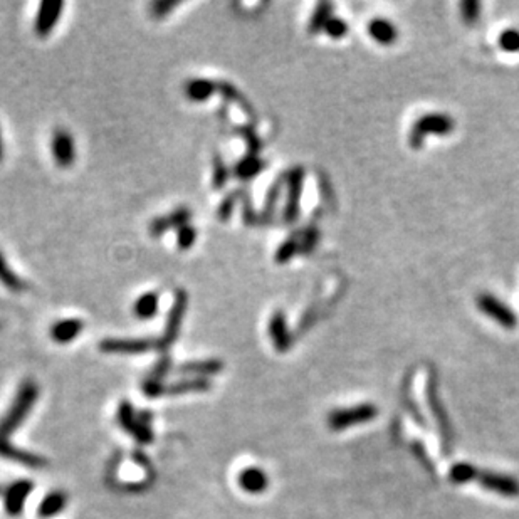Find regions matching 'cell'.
Masks as SVG:
<instances>
[{
	"instance_id": "cell-39",
	"label": "cell",
	"mask_w": 519,
	"mask_h": 519,
	"mask_svg": "<svg viewBox=\"0 0 519 519\" xmlns=\"http://www.w3.org/2000/svg\"><path fill=\"white\" fill-rule=\"evenodd\" d=\"M236 203H237V194H231L229 197H225L224 202H222L220 207H218V218H220V220H229L233 212Z\"/></svg>"
},
{
	"instance_id": "cell-27",
	"label": "cell",
	"mask_w": 519,
	"mask_h": 519,
	"mask_svg": "<svg viewBox=\"0 0 519 519\" xmlns=\"http://www.w3.org/2000/svg\"><path fill=\"white\" fill-rule=\"evenodd\" d=\"M217 86H218V92H220V94L224 96V98L227 99V101L237 103V105H240V107H242V110L246 111L247 114H249V116H254V114H255L254 110H252L249 103H247L246 99H244V96L240 94L239 91H237V88L233 86V84L227 83V81H222V83H217Z\"/></svg>"
},
{
	"instance_id": "cell-1",
	"label": "cell",
	"mask_w": 519,
	"mask_h": 519,
	"mask_svg": "<svg viewBox=\"0 0 519 519\" xmlns=\"http://www.w3.org/2000/svg\"><path fill=\"white\" fill-rule=\"evenodd\" d=\"M37 396H39V387L32 380H25L18 387L12 405L9 407V410H7L2 420H0V455L9 459V461L18 462V464H24L27 467H42L46 466V461L40 455L16 448L10 444L9 439L24 424L29 414L32 412L37 402Z\"/></svg>"
},
{
	"instance_id": "cell-6",
	"label": "cell",
	"mask_w": 519,
	"mask_h": 519,
	"mask_svg": "<svg viewBox=\"0 0 519 519\" xmlns=\"http://www.w3.org/2000/svg\"><path fill=\"white\" fill-rule=\"evenodd\" d=\"M99 350L110 355H143L162 350L160 340L148 338H106L99 343Z\"/></svg>"
},
{
	"instance_id": "cell-25",
	"label": "cell",
	"mask_w": 519,
	"mask_h": 519,
	"mask_svg": "<svg viewBox=\"0 0 519 519\" xmlns=\"http://www.w3.org/2000/svg\"><path fill=\"white\" fill-rule=\"evenodd\" d=\"M298 252H301V237L291 236L277 247L274 259H276L277 264H286Z\"/></svg>"
},
{
	"instance_id": "cell-13",
	"label": "cell",
	"mask_w": 519,
	"mask_h": 519,
	"mask_svg": "<svg viewBox=\"0 0 519 519\" xmlns=\"http://www.w3.org/2000/svg\"><path fill=\"white\" fill-rule=\"evenodd\" d=\"M427 396H429L430 409H432L433 415H435L437 424H439L440 435H442V440H444V447H446V451L448 452V448H451V444H452V427H451V420H448L446 409H444L442 403H440L439 395H437V387H435V383H433V381L429 385V388H427Z\"/></svg>"
},
{
	"instance_id": "cell-14",
	"label": "cell",
	"mask_w": 519,
	"mask_h": 519,
	"mask_svg": "<svg viewBox=\"0 0 519 519\" xmlns=\"http://www.w3.org/2000/svg\"><path fill=\"white\" fill-rule=\"evenodd\" d=\"M269 336H270V341H273L274 348H276L279 353H286L289 348H291V344H292L291 333H289L286 316H284V313H281V311H276V313L270 316Z\"/></svg>"
},
{
	"instance_id": "cell-5",
	"label": "cell",
	"mask_w": 519,
	"mask_h": 519,
	"mask_svg": "<svg viewBox=\"0 0 519 519\" xmlns=\"http://www.w3.org/2000/svg\"><path fill=\"white\" fill-rule=\"evenodd\" d=\"M188 307V294L183 289H179L175 292V298H173L172 307L168 311V316H166L165 329H163V336L160 338V346L162 350H166L170 344H173L179 338V333L181 328V322H183L185 313H187Z\"/></svg>"
},
{
	"instance_id": "cell-11",
	"label": "cell",
	"mask_w": 519,
	"mask_h": 519,
	"mask_svg": "<svg viewBox=\"0 0 519 519\" xmlns=\"http://www.w3.org/2000/svg\"><path fill=\"white\" fill-rule=\"evenodd\" d=\"M32 491H34L32 481H17V483L10 484L3 496V506H5L7 514L12 518L21 516Z\"/></svg>"
},
{
	"instance_id": "cell-20",
	"label": "cell",
	"mask_w": 519,
	"mask_h": 519,
	"mask_svg": "<svg viewBox=\"0 0 519 519\" xmlns=\"http://www.w3.org/2000/svg\"><path fill=\"white\" fill-rule=\"evenodd\" d=\"M68 506V498L66 494H62L61 491H53L49 494H46V498L42 499L37 507V516L42 519H49L58 516L64 511V507Z\"/></svg>"
},
{
	"instance_id": "cell-21",
	"label": "cell",
	"mask_w": 519,
	"mask_h": 519,
	"mask_svg": "<svg viewBox=\"0 0 519 519\" xmlns=\"http://www.w3.org/2000/svg\"><path fill=\"white\" fill-rule=\"evenodd\" d=\"M158 307H160V296L155 291L143 292L133 305V313L138 320H151L157 316Z\"/></svg>"
},
{
	"instance_id": "cell-35",
	"label": "cell",
	"mask_w": 519,
	"mask_h": 519,
	"mask_svg": "<svg viewBox=\"0 0 519 519\" xmlns=\"http://www.w3.org/2000/svg\"><path fill=\"white\" fill-rule=\"evenodd\" d=\"M179 5H180V2H173V0H157V2H153L150 5L151 16H153L155 18H163L168 16V14L172 12L173 9H177Z\"/></svg>"
},
{
	"instance_id": "cell-10",
	"label": "cell",
	"mask_w": 519,
	"mask_h": 519,
	"mask_svg": "<svg viewBox=\"0 0 519 519\" xmlns=\"http://www.w3.org/2000/svg\"><path fill=\"white\" fill-rule=\"evenodd\" d=\"M51 153H53L54 162L61 168H69L76 162V144L71 133L66 129H55L53 138H51Z\"/></svg>"
},
{
	"instance_id": "cell-3",
	"label": "cell",
	"mask_w": 519,
	"mask_h": 519,
	"mask_svg": "<svg viewBox=\"0 0 519 519\" xmlns=\"http://www.w3.org/2000/svg\"><path fill=\"white\" fill-rule=\"evenodd\" d=\"M454 120L446 113H429L418 118L415 121L412 129H410L409 142L410 147L418 150L424 144V140L427 135H440L446 136L454 129Z\"/></svg>"
},
{
	"instance_id": "cell-8",
	"label": "cell",
	"mask_w": 519,
	"mask_h": 519,
	"mask_svg": "<svg viewBox=\"0 0 519 519\" xmlns=\"http://www.w3.org/2000/svg\"><path fill=\"white\" fill-rule=\"evenodd\" d=\"M303 180H305V170L301 166L291 170L288 175V202L283 212L284 224H294L298 220L299 209H301Z\"/></svg>"
},
{
	"instance_id": "cell-43",
	"label": "cell",
	"mask_w": 519,
	"mask_h": 519,
	"mask_svg": "<svg viewBox=\"0 0 519 519\" xmlns=\"http://www.w3.org/2000/svg\"><path fill=\"white\" fill-rule=\"evenodd\" d=\"M3 160V142H2V135H0V162Z\"/></svg>"
},
{
	"instance_id": "cell-16",
	"label": "cell",
	"mask_w": 519,
	"mask_h": 519,
	"mask_svg": "<svg viewBox=\"0 0 519 519\" xmlns=\"http://www.w3.org/2000/svg\"><path fill=\"white\" fill-rule=\"evenodd\" d=\"M84 321L77 318H68V320L55 321L49 328L51 340L59 344H68L77 338L83 333Z\"/></svg>"
},
{
	"instance_id": "cell-9",
	"label": "cell",
	"mask_w": 519,
	"mask_h": 519,
	"mask_svg": "<svg viewBox=\"0 0 519 519\" xmlns=\"http://www.w3.org/2000/svg\"><path fill=\"white\" fill-rule=\"evenodd\" d=\"M62 9H64V3L59 2V0H46V2L40 3L34 18L36 36H49L54 31L55 25H58L59 18H61Z\"/></svg>"
},
{
	"instance_id": "cell-30",
	"label": "cell",
	"mask_w": 519,
	"mask_h": 519,
	"mask_svg": "<svg viewBox=\"0 0 519 519\" xmlns=\"http://www.w3.org/2000/svg\"><path fill=\"white\" fill-rule=\"evenodd\" d=\"M277 200H279V183H274L273 187L269 188L268 197H266L264 210H262V214H261L262 222H268V220H270V218H273L274 210H276Z\"/></svg>"
},
{
	"instance_id": "cell-2",
	"label": "cell",
	"mask_w": 519,
	"mask_h": 519,
	"mask_svg": "<svg viewBox=\"0 0 519 519\" xmlns=\"http://www.w3.org/2000/svg\"><path fill=\"white\" fill-rule=\"evenodd\" d=\"M116 422L126 433L133 437L140 444H150L153 440L151 432L150 414L136 412L129 402H121L116 412Z\"/></svg>"
},
{
	"instance_id": "cell-32",
	"label": "cell",
	"mask_w": 519,
	"mask_h": 519,
	"mask_svg": "<svg viewBox=\"0 0 519 519\" xmlns=\"http://www.w3.org/2000/svg\"><path fill=\"white\" fill-rule=\"evenodd\" d=\"M227 180H229V168H227V165H225L224 160H222L220 157H215V162H214V177H212L214 188L220 190V188L224 187L225 183H227Z\"/></svg>"
},
{
	"instance_id": "cell-19",
	"label": "cell",
	"mask_w": 519,
	"mask_h": 519,
	"mask_svg": "<svg viewBox=\"0 0 519 519\" xmlns=\"http://www.w3.org/2000/svg\"><path fill=\"white\" fill-rule=\"evenodd\" d=\"M368 34L381 46H390L396 40L398 32H396L395 25L387 18H373L368 24Z\"/></svg>"
},
{
	"instance_id": "cell-4",
	"label": "cell",
	"mask_w": 519,
	"mask_h": 519,
	"mask_svg": "<svg viewBox=\"0 0 519 519\" xmlns=\"http://www.w3.org/2000/svg\"><path fill=\"white\" fill-rule=\"evenodd\" d=\"M378 415V409L372 403H362V405L350 407V409H340L329 414L328 427L335 432L351 427V425L366 424L373 420Z\"/></svg>"
},
{
	"instance_id": "cell-18",
	"label": "cell",
	"mask_w": 519,
	"mask_h": 519,
	"mask_svg": "<svg viewBox=\"0 0 519 519\" xmlns=\"http://www.w3.org/2000/svg\"><path fill=\"white\" fill-rule=\"evenodd\" d=\"M224 365L220 359H203V362H188L181 363L179 366V372L181 375H188L190 378H207L217 375L222 372Z\"/></svg>"
},
{
	"instance_id": "cell-38",
	"label": "cell",
	"mask_w": 519,
	"mask_h": 519,
	"mask_svg": "<svg viewBox=\"0 0 519 519\" xmlns=\"http://www.w3.org/2000/svg\"><path fill=\"white\" fill-rule=\"evenodd\" d=\"M299 237H301V252H309L314 249V246H316L320 233H318V231L314 227H309L307 231L299 233Z\"/></svg>"
},
{
	"instance_id": "cell-34",
	"label": "cell",
	"mask_w": 519,
	"mask_h": 519,
	"mask_svg": "<svg viewBox=\"0 0 519 519\" xmlns=\"http://www.w3.org/2000/svg\"><path fill=\"white\" fill-rule=\"evenodd\" d=\"M192 218V212L187 209V207H179V209H175L173 212L168 214V220L170 224H172V229H179L185 227V225H188V222H190Z\"/></svg>"
},
{
	"instance_id": "cell-33",
	"label": "cell",
	"mask_w": 519,
	"mask_h": 519,
	"mask_svg": "<svg viewBox=\"0 0 519 519\" xmlns=\"http://www.w3.org/2000/svg\"><path fill=\"white\" fill-rule=\"evenodd\" d=\"M322 31H325L329 37H333V39H341V37L346 36L348 25H346V22L343 21V18L331 17L328 21V24L325 25V29H322Z\"/></svg>"
},
{
	"instance_id": "cell-29",
	"label": "cell",
	"mask_w": 519,
	"mask_h": 519,
	"mask_svg": "<svg viewBox=\"0 0 519 519\" xmlns=\"http://www.w3.org/2000/svg\"><path fill=\"white\" fill-rule=\"evenodd\" d=\"M197 240V231L190 224L177 231V246L180 251H188Z\"/></svg>"
},
{
	"instance_id": "cell-42",
	"label": "cell",
	"mask_w": 519,
	"mask_h": 519,
	"mask_svg": "<svg viewBox=\"0 0 519 519\" xmlns=\"http://www.w3.org/2000/svg\"><path fill=\"white\" fill-rule=\"evenodd\" d=\"M244 218H246L247 224H251V222L255 220V215L251 209V200L249 199L244 200Z\"/></svg>"
},
{
	"instance_id": "cell-36",
	"label": "cell",
	"mask_w": 519,
	"mask_h": 519,
	"mask_svg": "<svg viewBox=\"0 0 519 519\" xmlns=\"http://www.w3.org/2000/svg\"><path fill=\"white\" fill-rule=\"evenodd\" d=\"M479 2H476V0H464L461 3L462 18H464L466 24H474L479 18Z\"/></svg>"
},
{
	"instance_id": "cell-40",
	"label": "cell",
	"mask_w": 519,
	"mask_h": 519,
	"mask_svg": "<svg viewBox=\"0 0 519 519\" xmlns=\"http://www.w3.org/2000/svg\"><path fill=\"white\" fill-rule=\"evenodd\" d=\"M240 135L244 136V140L247 142V147H249L251 155H257L259 148H261V140L257 138V135L254 133V129L251 128H240L239 129Z\"/></svg>"
},
{
	"instance_id": "cell-37",
	"label": "cell",
	"mask_w": 519,
	"mask_h": 519,
	"mask_svg": "<svg viewBox=\"0 0 519 519\" xmlns=\"http://www.w3.org/2000/svg\"><path fill=\"white\" fill-rule=\"evenodd\" d=\"M170 229H172V224H170L168 220V215H165V217H157L153 218V220L150 222V236L151 237H162L163 233L168 232Z\"/></svg>"
},
{
	"instance_id": "cell-41",
	"label": "cell",
	"mask_w": 519,
	"mask_h": 519,
	"mask_svg": "<svg viewBox=\"0 0 519 519\" xmlns=\"http://www.w3.org/2000/svg\"><path fill=\"white\" fill-rule=\"evenodd\" d=\"M412 448H414L415 455H417V457H418V459H420V461H422V462H424L425 469L432 470V469H433V467H432V464H430V461H429V459H427V454H425L424 447H422V446H420V442H414Z\"/></svg>"
},
{
	"instance_id": "cell-7",
	"label": "cell",
	"mask_w": 519,
	"mask_h": 519,
	"mask_svg": "<svg viewBox=\"0 0 519 519\" xmlns=\"http://www.w3.org/2000/svg\"><path fill=\"white\" fill-rule=\"evenodd\" d=\"M477 307L481 309V313H484L485 316H489L491 320L503 326L506 329H513L518 326V316L506 303H503L501 299H498L496 296L484 292V294L477 296Z\"/></svg>"
},
{
	"instance_id": "cell-26",
	"label": "cell",
	"mask_w": 519,
	"mask_h": 519,
	"mask_svg": "<svg viewBox=\"0 0 519 519\" xmlns=\"http://www.w3.org/2000/svg\"><path fill=\"white\" fill-rule=\"evenodd\" d=\"M329 18H331V5H329L328 2L320 3L309 18L307 32H309V34H318V32H321L322 29H325V25L328 24Z\"/></svg>"
},
{
	"instance_id": "cell-28",
	"label": "cell",
	"mask_w": 519,
	"mask_h": 519,
	"mask_svg": "<svg viewBox=\"0 0 519 519\" xmlns=\"http://www.w3.org/2000/svg\"><path fill=\"white\" fill-rule=\"evenodd\" d=\"M477 474H479V470H477L476 467L466 464V462H461V464H455L452 467L451 474H448V479L454 484H466L469 483V481L477 479Z\"/></svg>"
},
{
	"instance_id": "cell-31",
	"label": "cell",
	"mask_w": 519,
	"mask_h": 519,
	"mask_svg": "<svg viewBox=\"0 0 519 519\" xmlns=\"http://www.w3.org/2000/svg\"><path fill=\"white\" fill-rule=\"evenodd\" d=\"M499 46L506 53H518L519 51V31L518 29H507L499 36Z\"/></svg>"
},
{
	"instance_id": "cell-23",
	"label": "cell",
	"mask_w": 519,
	"mask_h": 519,
	"mask_svg": "<svg viewBox=\"0 0 519 519\" xmlns=\"http://www.w3.org/2000/svg\"><path fill=\"white\" fill-rule=\"evenodd\" d=\"M262 168H264V162H262L257 155L249 153L247 157L240 158V160L233 165L232 172L239 180L247 181L254 179V177H257L259 173L262 172Z\"/></svg>"
},
{
	"instance_id": "cell-24",
	"label": "cell",
	"mask_w": 519,
	"mask_h": 519,
	"mask_svg": "<svg viewBox=\"0 0 519 519\" xmlns=\"http://www.w3.org/2000/svg\"><path fill=\"white\" fill-rule=\"evenodd\" d=\"M0 283H2V286H5L14 292H21L25 289V283L10 269V266L7 264L2 252H0Z\"/></svg>"
},
{
	"instance_id": "cell-17",
	"label": "cell",
	"mask_w": 519,
	"mask_h": 519,
	"mask_svg": "<svg viewBox=\"0 0 519 519\" xmlns=\"http://www.w3.org/2000/svg\"><path fill=\"white\" fill-rule=\"evenodd\" d=\"M185 96L194 103H203L210 99L215 92L218 91L217 83L212 79H205V77H195L185 83Z\"/></svg>"
},
{
	"instance_id": "cell-15",
	"label": "cell",
	"mask_w": 519,
	"mask_h": 519,
	"mask_svg": "<svg viewBox=\"0 0 519 519\" xmlns=\"http://www.w3.org/2000/svg\"><path fill=\"white\" fill-rule=\"evenodd\" d=\"M237 483H239V488L242 491L249 492V494H261V492H264L268 489L269 477L261 467L251 466L240 470Z\"/></svg>"
},
{
	"instance_id": "cell-12",
	"label": "cell",
	"mask_w": 519,
	"mask_h": 519,
	"mask_svg": "<svg viewBox=\"0 0 519 519\" xmlns=\"http://www.w3.org/2000/svg\"><path fill=\"white\" fill-rule=\"evenodd\" d=\"M477 481L488 491L498 492V494L506 496V498H516V496H519V483L511 476L489 472V470H479Z\"/></svg>"
},
{
	"instance_id": "cell-22",
	"label": "cell",
	"mask_w": 519,
	"mask_h": 519,
	"mask_svg": "<svg viewBox=\"0 0 519 519\" xmlns=\"http://www.w3.org/2000/svg\"><path fill=\"white\" fill-rule=\"evenodd\" d=\"M210 388L209 378H185L173 385H166L165 395H185V394H200Z\"/></svg>"
}]
</instances>
